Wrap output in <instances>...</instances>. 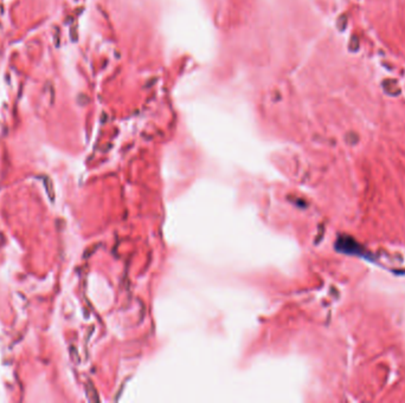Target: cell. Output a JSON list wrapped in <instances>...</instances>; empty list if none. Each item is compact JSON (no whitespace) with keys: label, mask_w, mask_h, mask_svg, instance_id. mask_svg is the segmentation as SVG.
Listing matches in <instances>:
<instances>
[{"label":"cell","mask_w":405,"mask_h":403,"mask_svg":"<svg viewBox=\"0 0 405 403\" xmlns=\"http://www.w3.org/2000/svg\"><path fill=\"white\" fill-rule=\"evenodd\" d=\"M338 250H340V251L345 252V253H354V254H361V248L360 246L357 244L356 241H354L352 238H341L340 240L338 241Z\"/></svg>","instance_id":"cell-1"}]
</instances>
